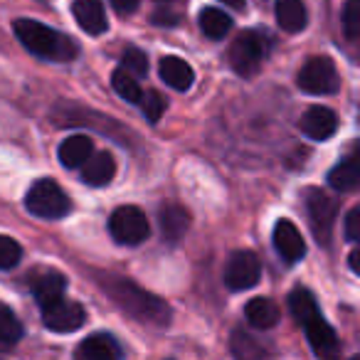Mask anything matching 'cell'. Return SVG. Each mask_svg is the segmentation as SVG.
Masks as SVG:
<instances>
[{
    "label": "cell",
    "instance_id": "obj_1",
    "mask_svg": "<svg viewBox=\"0 0 360 360\" xmlns=\"http://www.w3.org/2000/svg\"><path fill=\"white\" fill-rule=\"evenodd\" d=\"M99 286L119 309H124L129 316H134L139 323L165 326L170 321L168 304L163 299H158V296L143 291L141 286H136L134 281L121 279V276L114 274H101Z\"/></svg>",
    "mask_w": 360,
    "mask_h": 360
},
{
    "label": "cell",
    "instance_id": "obj_2",
    "mask_svg": "<svg viewBox=\"0 0 360 360\" xmlns=\"http://www.w3.org/2000/svg\"><path fill=\"white\" fill-rule=\"evenodd\" d=\"M13 30H15L20 45L35 57H42V60L72 62L79 55V47L72 37L62 35V32L52 30L50 25H42L37 20H15Z\"/></svg>",
    "mask_w": 360,
    "mask_h": 360
},
{
    "label": "cell",
    "instance_id": "obj_3",
    "mask_svg": "<svg viewBox=\"0 0 360 360\" xmlns=\"http://www.w3.org/2000/svg\"><path fill=\"white\" fill-rule=\"evenodd\" d=\"M271 50L269 35L259 30H245L230 47V65L240 77H252Z\"/></svg>",
    "mask_w": 360,
    "mask_h": 360
},
{
    "label": "cell",
    "instance_id": "obj_4",
    "mask_svg": "<svg viewBox=\"0 0 360 360\" xmlns=\"http://www.w3.org/2000/svg\"><path fill=\"white\" fill-rule=\"evenodd\" d=\"M25 207L30 215L42 217V220H60L70 212V198L65 195L55 180H37L25 195Z\"/></svg>",
    "mask_w": 360,
    "mask_h": 360
},
{
    "label": "cell",
    "instance_id": "obj_5",
    "mask_svg": "<svg viewBox=\"0 0 360 360\" xmlns=\"http://www.w3.org/2000/svg\"><path fill=\"white\" fill-rule=\"evenodd\" d=\"M296 84L301 91L314 96H326V94H335L340 86V77L335 70L333 60L328 57H311L304 67H301L299 77H296Z\"/></svg>",
    "mask_w": 360,
    "mask_h": 360
},
{
    "label": "cell",
    "instance_id": "obj_6",
    "mask_svg": "<svg viewBox=\"0 0 360 360\" xmlns=\"http://www.w3.org/2000/svg\"><path fill=\"white\" fill-rule=\"evenodd\" d=\"M109 232L119 245L136 247L148 237V220H146L143 210L134 205H121L111 212L109 217Z\"/></svg>",
    "mask_w": 360,
    "mask_h": 360
},
{
    "label": "cell",
    "instance_id": "obj_7",
    "mask_svg": "<svg viewBox=\"0 0 360 360\" xmlns=\"http://www.w3.org/2000/svg\"><path fill=\"white\" fill-rule=\"evenodd\" d=\"M262 279V262L255 252L240 250L227 259L225 271H222V281L230 291H247L257 286Z\"/></svg>",
    "mask_w": 360,
    "mask_h": 360
},
{
    "label": "cell",
    "instance_id": "obj_8",
    "mask_svg": "<svg viewBox=\"0 0 360 360\" xmlns=\"http://www.w3.org/2000/svg\"><path fill=\"white\" fill-rule=\"evenodd\" d=\"M304 200H306V212H309L311 230H314L316 242L328 247L330 232H333V222H335V202L330 200L326 193L316 191V188H309V191L304 193Z\"/></svg>",
    "mask_w": 360,
    "mask_h": 360
},
{
    "label": "cell",
    "instance_id": "obj_9",
    "mask_svg": "<svg viewBox=\"0 0 360 360\" xmlns=\"http://www.w3.org/2000/svg\"><path fill=\"white\" fill-rule=\"evenodd\" d=\"M42 321H45V328L55 330V333H72V330L84 326L86 311L82 304L67 301L65 296H62V299L42 306Z\"/></svg>",
    "mask_w": 360,
    "mask_h": 360
},
{
    "label": "cell",
    "instance_id": "obj_10",
    "mask_svg": "<svg viewBox=\"0 0 360 360\" xmlns=\"http://www.w3.org/2000/svg\"><path fill=\"white\" fill-rule=\"evenodd\" d=\"M30 291L42 309V306L52 304V301H57V299L65 296L67 276L60 274L57 269H35L30 274Z\"/></svg>",
    "mask_w": 360,
    "mask_h": 360
},
{
    "label": "cell",
    "instance_id": "obj_11",
    "mask_svg": "<svg viewBox=\"0 0 360 360\" xmlns=\"http://www.w3.org/2000/svg\"><path fill=\"white\" fill-rule=\"evenodd\" d=\"M274 250L279 252V257L289 264L304 259L306 255V242L301 237V232L296 230V225L291 220H279L274 227Z\"/></svg>",
    "mask_w": 360,
    "mask_h": 360
},
{
    "label": "cell",
    "instance_id": "obj_12",
    "mask_svg": "<svg viewBox=\"0 0 360 360\" xmlns=\"http://www.w3.org/2000/svg\"><path fill=\"white\" fill-rule=\"evenodd\" d=\"M299 129L304 131L309 139L314 141H326L335 134L338 129V116L326 106H311L304 116L299 119Z\"/></svg>",
    "mask_w": 360,
    "mask_h": 360
},
{
    "label": "cell",
    "instance_id": "obj_13",
    "mask_svg": "<svg viewBox=\"0 0 360 360\" xmlns=\"http://www.w3.org/2000/svg\"><path fill=\"white\" fill-rule=\"evenodd\" d=\"M72 13H75V20L86 35H101L106 32V11L101 0H75L72 6Z\"/></svg>",
    "mask_w": 360,
    "mask_h": 360
},
{
    "label": "cell",
    "instance_id": "obj_14",
    "mask_svg": "<svg viewBox=\"0 0 360 360\" xmlns=\"http://www.w3.org/2000/svg\"><path fill=\"white\" fill-rule=\"evenodd\" d=\"M121 345L116 343L114 335L109 333H94L84 340V343L77 345L75 355L79 360H116L121 358Z\"/></svg>",
    "mask_w": 360,
    "mask_h": 360
},
{
    "label": "cell",
    "instance_id": "obj_15",
    "mask_svg": "<svg viewBox=\"0 0 360 360\" xmlns=\"http://www.w3.org/2000/svg\"><path fill=\"white\" fill-rule=\"evenodd\" d=\"M304 330H306V338H309V343H311V348H314L316 355H321V358H328V355H333L335 350H338V338H335V330L326 323L321 314L306 321Z\"/></svg>",
    "mask_w": 360,
    "mask_h": 360
},
{
    "label": "cell",
    "instance_id": "obj_16",
    "mask_svg": "<svg viewBox=\"0 0 360 360\" xmlns=\"http://www.w3.org/2000/svg\"><path fill=\"white\" fill-rule=\"evenodd\" d=\"M84 168H82V178H84V183H89V186H106V183H111V178L116 175V163H114V155L111 153H94L91 150V155L84 160Z\"/></svg>",
    "mask_w": 360,
    "mask_h": 360
},
{
    "label": "cell",
    "instance_id": "obj_17",
    "mask_svg": "<svg viewBox=\"0 0 360 360\" xmlns=\"http://www.w3.org/2000/svg\"><path fill=\"white\" fill-rule=\"evenodd\" d=\"M158 75H160V79H163L165 84L173 86V89H178V91L191 89L193 79H195V72H193V67L188 65L186 60H180V57H163V60H160Z\"/></svg>",
    "mask_w": 360,
    "mask_h": 360
},
{
    "label": "cell",
    "instance_id": "obj_18",
    "mask_svg": "<svg viewBox=\"0 0 360 360\" xmlns=\"http://www.w3.org/2000/svg\"><path fill=\"white\" fill-rule=\"evenodd\" d=\"M274 15L279 27L286 32H301L306 27V20H309L306 6L301 0H276Z\"/></svg>",
    "mask_w": 360,
    "mask_h": 360
},
{
    "label": "cell",
    "instance_id": "obj_19",
    "mask_svg": "<svg viewBox=\"0 0 360 360\" xmlns=\"http://www.w3.org/2000/svg\"><path fill=\"white\" fill-rule=\"evenodd\" d=\"M91 150H94V146H91L89 136L77 134V136H70V139L62 141L57 155H60V163L65 165V168H79V165L91 155Z\"/></svg>",
    "mask_w": 360,
    "mask_h": 360
},
{
    "label": "cell",
    "instance_id": "obj_20",
    "mask_svg": "<svg viewBox=\"0 0 360 360\" xmlns=\"http://www.w3.org/2000/svg\"><path fill=\"white\" fill-rule=\"evenodd\" d=\"M188 225H191V215L180 205H165L160 210V232H163L168 245H175L180 237L186 235Z\"/></svg>",
    "mask_w": 360,
    "mask_h": 360
},
{
    "label": "cell",
    "instance_id": "obj_21",
    "mask_svg": "<svg viewBox=\"0 0 360 360\" xmlns=\"http://www.w3.org/2000/svg\"><path fill=\"white\" fill-rule=\"evenodd\" d=\"M245 319L250 321V326H255V328H262V330L274 328V326L279 323V309H276V304L271 299L257 296V299L247 301Z\"/></svg>",
    "mask_w": 360,
    "mask_h": 360
},
{
    "label": "cell",
    "instance_id": "obj_22",
    "mask_svg": "<svg viewBox=\"0 0 360 360\" xmlns=\"http://www.w3.org/2000/svg\"><path fill=\"white\" fill-rule=\"evenodd\" d=\"M328 183L340 193H348V191H355L360 183V165H358V158L355 155H348L343 158L333 170L328 173Z\"/></svg>",
    "mask_w": 360,
    "mask_h": 360
},
{
    "label": "cell",
    "instance_id": "obj_23",
    "mask_svg": "<svg viewBox=\"0 0 360 360\" xmlns=\"http://www.w3.org/2000/svg\"><path fill=\"white\" fill-rule=\"evenodd\" d=\"M232 20L227 13H222V8H205L200 13V30L210 40H222L230 32Z\"/></svg>",
    "mask_w": 360,
    "mask_h": 360
},
{
    "label": "cell",
    "instance_id": "obj_24",
    "mask_svg": "<svg viewBox=\"0 0 360 360\" xmlns=\"http://www.w3.org/2000/svg\"><path fill=\"white\" fill-rule=\"evenodd\" d=\"M289 311L301 326L306 323L309 319L319 316V306H316V299L309 289H294L289 294Z\"/></svg>",
    "mask_w": 360,
    "mask_h": 360
},
{
    "label": "cell",
    "instance_id": "obj_25",
    "mask_svg": "<svg viewBox=\"0 0 360 360\" xmlns=\"http://www.w3.org/2000/svg\"><path fill=\"white\" fill-rule=\"evenodd\" d=\"M111 84H114V91L121 96V99L131 101V104H139L141 101V84L136 82V77H131L129 72L124 70H116L114 77H111Z\"/></svg>",
    "mask_w": 360,
    "mask_h": 360
},
{
    "label": "cell",
    "instance_id": "obj_26",
    "mask_svg": "<svg viewBox=\"0 0 360 360\" xmlns=\"http://www.w3.org/2000/svg\"><path fill=\"white\" fill-rule=\"evenodd\" d=\"M22 338V323L8 306L0 304V343H18Z\"/></svg>",
    "mask_w": 360,
    "mask_h": 360
},
{
    "label": "cell",
    "instance_id": "obj_27",
    "mask_svg": "<svg viewBox=\"0 0 360 360\" xmlns=\"http://www.w3.org/2000/svg\"><path fill=\"white\" fill-rule=\"evenodd\" d=\"M121 70L129 72L131 77H146L148 72V57H146L143 50L139 47H129L121 57Z\"/></svg>",
    "mask_w": 360,
    "mask_h": 360
},
{
    "label": "cell",
    "instance_id": "obj_28",
    "mask_svg": "<svg viewBox=\"0 0 360 360\" xmlns=\"http://www.w3.org/2000/svg\"><path fill=\"white\" fill-rule=\"evenodd\" d=\"M232 353H235L237 358H259V355H264V348H262L252 335L242 333V330H235V333H232Z\"/></svg>",
    "mask_w": 360,
    "mask_h": 360
},
{
    "label": "cell",
    "instance_id": "obj_29",
    "mask_svg": "<svg viewBox=\"0 0 360 360\" xmlns=\"http://www.w3.org/2000/svg\"><path fill=\"white\" fill-rule=\"evenodd\" d=\"M141 109H143V116L150 121V124H155V121L163 116V111H165V96L160 94V91H155V89H150V91H146V94H141Z\"/></svg>",
    "mask_w": 360,
    "mask_h": 360
},
{
    "label": "cell",
    "instance_id": "obj_30",
    "mask_svg": "<svg viewBox=\"0 0 360 360\" xmlns=\"http://www.w3.org/2000/svg\"><path fill=\"white\" fill-rule=\"evenodd\" d=\"M22 259V250L15 240L0 235V269H13Z\"/></svg>",
    "mask_w": 360,
    "mask_h": 360
},
{
    "label": "cell",
    "instance_id": "obj_31",
    "mask_svg": "<svg viewBox=\"0 0 360 360\" xmlns=\"http://www.w3.org/2000/svg\"><path fill=\"white\" fill-rule=\"evenodd\" d=\"M343 27L348 40H355L360 35V0H348L343 8Z\"/></svg>",
    "mask_w": 360,
    "mask_h": 360
},
{
    "label": "cell",
    "instance_id": "obj_32",
    "mask_svg": "<svg viewBox=\"0 0 360 360\" xmlns=\"http://www.w3.org/2000/svg\"><path fill=\"white\" fill-rule=\"evenodd\" d=\"M345 237H348V242H360V210L358 207H353V210L348 212V217H345Z\"/></svg>",
    "mask_w": 360,
    "mask_h": 360
},
{
    "label": "cell",
    "instance_id": "obj_33",
    "mask_svg": "<svg viewBox=\"0 0 360 360\" xmlns=\"http://www.w3.org/2000/svg\"><path fill=\"white\" fill-rule=\"evenodd\" d=\"M150 20H153V25H160V27H175L180 22V18L173 15V13H165L163 11V13H155Z\"/></svg>",
    "mask_w": 360,
    "mask_h": 360
},
{
    "label": "cell",
    "instance_id": "obj_34",
    "mask_svg": "<svg viewBox=\"0 0 360 360\" xmlns=\"http://www.w3.org/2000/svg\"><path fill=\"white\" fill-rule=\"evenodd\" d=\"M111 6H114L116 13H121V15H126V13H134L136 8H139L141 0H109Z\"/></svg>",
    "mask_w": 360,
    "mask_h": 360
},
{
    "label": "cell",
    "instance_id": "obj_35",
    "mask_svg": "<svg viewBox=\"0 0 360 360\" xmlns=\"http://www.w3.org/2000/svg\"><path fill=\"white\" fill-rule=\"evenodd\" d=\"M358 259H360L358 250H353V252H350V257H348V266H350V271H353V274H358V271H360Z\"/></svg>",
    "mask_w": 360,
    "mask_h": 360
},
{
    "label": "cell",
    "instance_id": "obj_36",
    "mask_svg": "<svg viewBox=\"0 0 360 360\" xmlns=\"http://www.w3.org/2000/svg\"><path fill=\"white\" fill-rule=\"evenodd\" d=\"M222 6H230V8H237V11H242L245 8V0H220Z\"/></svg>",
    "mask_w": 360,
    "mask_h": 360
},
{
    "label": "cell",
    "instance_id": "obj_37",
    "mask_svg": "<svg viewBox=\"0 0 360 360\" xmlns=\"http://www.w3.org/2000/svg\"><path fill=\"white\" fill-rule=\"evenodd\" d=\"M155 3H160V6H168V3H173V0H155Z\"/></svg>",
    "mask_w": 360,
    "mask_h": 360
}]
</instances>
